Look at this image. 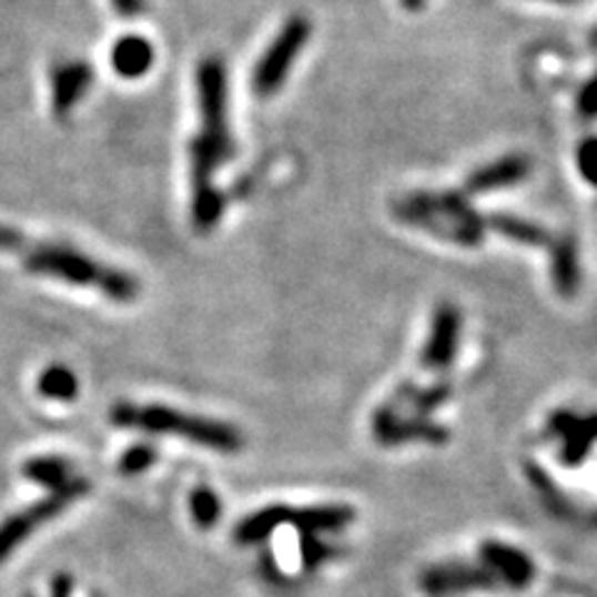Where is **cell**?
Instances as JSON below:
<instances>
[{
  "label": "cell",
  "mask_w": 597,
  "mask_h": 597,
  "mask_svg": "<svg viewBox=\"0 0 597 597\" xmlns=\"http://www.w3.org/2000/svg\"><path fill=\"white\" fill-rule=\"evenodd\" d=\"M200 132L190 145L192 178V224L198 232H210L220 224L226 200L214 184V172L234 158L226 102V68L222 58H204L198 68Z\"/></svg>",
  "instance_id": "1"
},
{
  "label": "cell",
  "mask_w": 597,
  "mask_h": 597,
  "mask_svg": "<svg viewBox=\"0 0 597 597\" xmlns=\"http://www.w3.org/2000/svg\"><path fill=\"white\" fill-rule=\"evenodd\" d=\"M23 264L28 272L55 276L75 286H90L105 294L112 302L130 304L140 294V284L132 274L112 270V266L92 260L90 254L75 250L70 244L40 242L30 244L23 250Z\"/></svg>",
  "instance_id": "2"
},
{
  "label": "cell",
  "mask_w": 597,
  "mask_h": 597,
  "mask_svg": "<svg viewBox=\"0 0 597 597\" xmlns=\"http://www.w3.org/2000/svg\"><path fill=\"white\" fill-rule=\"evenodd\" d=\"M110 421L112 426L118 428H140L148 431V434L182 436L184 441H190V444L222 453H236L244 448L242 431L234 428L232 424L192 416L168 406H135L122 401V404L112 406Z\"/></svg>",
  "instance_id": "3"
},
{
  "label": "cell",
  "mask_w": 597,
  "mask_h": 597,
  "mask_svg": "<svg viewBox=\"0 0 597 597\" xmlns=\"http://www.w3.org/2000/svg\"><path fill=\"white\" fill-rule=\"evenodd\" d=\"M398 222L416 226L458 246H478L486 220L456 192H411L394 204Z\"/></svg>",
  "instance_id": "4"
},
{
  "label": "cell",
  "mask_w": 597,
  "mask_h": 597,
  "mask_svg": "<svg viewBox=\"0 0 597 597\" xmlns=\"http://www.w3.org/2000/svg\"><path fill=\"white\" fill-rule=\"evenodd\" d=\"M308 38H312V23H308V18L294 16L286 20L284 28L270 43V48L262 53L260 63L254 65L252 73L254 95L272 98L274 92H280L284 88L296 58L304 53Z\"/></svg>",
  "instance_id": "5"
},
{
  "label": "cell",
  "mask_w": 597,
  "mask_h": 597,
  "mask_svg": "<svg viewBox=\"0 0 597 597\" xmlns=\"http://www.w3.org/2000/svg\"><path fill=\"white\" fill-rule=\"evenodd\" d=\"M88 490H90L88 478H73V480H68L65 486L50 490V496H45L43 500L33 503L30 508L20 510L16 513V516H10L8 520L0 523V563H3L30 533L38 530L40 525H45L48 520H53L55 516H60L70 503H75L78 498L85 496Z\"/></svg>",
  "instance_id": "6"
},
{
  "label": "cell",
  "mask_w": 597,
  "mask_h": 597,
  "mask_svg": "<svg viewBox=\"0 0 597 597\" xmlns=\"http://www.w3.org/2000/svg\"><path fill=\"white\" fill-rule=\"evenodd\" d=\"M372 431L381 446H401V444H431L444 446L448 444V431L444 426L434 424L428 418H398L396 411L381 406L374 421Z\"/></svg>",
  "instance_id": "7"
},
{
  "label": "cell",
  "mask_w": 597,
  "mask_h": 597,
  "mask_svg": "<svg viewBox=\"0 0 597 597\" xmlns=\"http://www.w3.org/2000/svg\"><path fill=\"white\" fill-rule=\"evenodd\" d=\"M421 588L434 597H446L468 590H496L500 588V580L488 568H478V565L446 563L434 565L421 575Z\"/></svg>",
  "instance_id": "8"
},
{
  "label": "cell",
  "mask_w": 597,
  "mask_h": 597,
  "mask_svg": "<svg viewBox=\"0 0 597 597\" xmlns=\"http://www.w3.org/2000/svg\"><path fill=\"white\" fill-rule=\"evenodd\" d=\"M461 326L463 318L458 306H453L448 302L436 306L434 318H431L428 342L424 346V354H421V364H424V368H428V372H446L458 352Z\"/></svg>",
  "instance_id": "9"
},
{
  "label": "cell",
  "mask_w": 597,
  "mask_h": 597,
  "mask_svg": "<svg viewBox=\"0 0 597 597\" xmlns=\"http://www.w3.org/2000/svg\"><path fill=\"white\" fill-rule=\"evenodd\" d=\"M95 80L92 65L85 60H58L50 68V100H53L55 118H65L78 102L88 95Z\"/></svg>",
  "instance_id": "10"
},
{
  "label": "cell",
  "mask_w": 597,
  "mask_h": 597,
  "mask_svg": "<svg viewBox=\"0 0 597 597\" xmlns=\"http://www.w3.org/2000/svg\"><path fill=\"white\" fill-rule=\"evenodd\" d=\"M480 558L506 588L523 590L528 588L535 578V565L528 555L518 548H510L506 543L486 540L480 545Z\"/></svg>",
  "instance_id": "11"
},
{
  "label": "cell",
  "mask_w": 597,
  "mask_h": 597,
  "mask_svg": "<svg viewBox=\"0 0 597 597\" xmlns=\"http://www.w3.org/2000/svg\"><path fill=\"white\" fill-rule=\"evenodd\" d=\"M533 162L525 154H508V158L493 160L488 164H483L476 172H470V178L466 180V190L470 194H486V192H498L516 188L530 178Z\"/></svg>",
  "instance_id": "12"
},
{
  "label": "cell",
  "mask_w": 597,
  "mask_h": 597,
  "mask_svg": "<svg viewBox=\"0 0 597 597\" xmlns=\"http://www.w3.org/2000/svg\"><path fill=\"white\" fill-rule=\"evenodd\" d=\"M550 280L555 292L570 298L580 286V252L575 236L565 234L550 240Z\"/></svg>",
  "instance_id": "13"
},
{
  "label": "cell",
  "mask_w": 597,
  "mask_h": 597,
  "mask_svg": "<svg viewBox=\"0 0 597 597\" xmlns=\"http://www.w3.org/2000/svg\"><path fill=\"white\" fill-rule=\"evenodd\" d=\"M356 513L348 506H306V508H290V520L302 535H322L336 533L352 525Z\"/></svg>",
  "instance_id": "14"
},
{
  "label": "cell",
  "mask_w": 597,
  "mask_h": 597,
  "mask_svg": "<svg viewBox=\"0 0 597 597\" xmlns=\"http://www.w3.org/2000/svg\"><path fill=\"white\" fill-rule=\"evenodd\" d=\"M154 48L142 36H122L110 50V63L118 75L135 80L142 78L152 68Z\"/></svg>",
  "instance_id": "15"
},
{
  "label": "cell",
  "mask_w": 597,
  "mask_h": 597,
  "mask_svg": "<svg viewBox=\"0 0 597 597\" xmlns=\"http://www.w3.org/2000/svg\"><path fill=\"white\" fill-rule=\"evenodd\" d=\"M550 428L565 434V451H563V463L565 466H575L580 463L585 453L593 446V441L597 438V416L590 421H580L570 414H555L550 421Z\"/></svg>",
  "instance_id": "16"
},
{
  "label": "cell",
  "mask_w": 597,
  "mask_h": 597,
  "mask_svg": "<svg viewBox=\"0 0 597 597\" xmlns=\"http://www.w3.org/2000/svg\"><path fill=\"white\" fill-rule=\"evenodd\" d=\"M286 520H290V506L262 508L236 525L234 540L240 545L264 543L276 528H280V525H286Z\"/></svg>",
  "instance_id": "17"
},
{
  "label": "cell",
  "mask_w": 597,
  "mask_h": 597,
  "mask_svg": "<svg viewBox=\"0 0 597 597\" xmlns=\"http://www.w3.org/2000/svg\"><path fill=\"white\" fill-rule=\"evenodd\" d=\"M23 476L36 486L55 490L73 480V466L60 456H36L23 463Z\"/></svg>",
  "instance_id": "18"
},
{
  "label": "cell",
  "mask_w": 597,
  "mask_h": 597,
  "mask_svg": "<svg viewBox=\"0 0 597 597\" xmlns=\"http://www.w3.org/2000/svg\"><path fill=\"white\" fill-rule=\"evenodd\" d=\"M486 226L496 230L498 234L506 236L510 242L518 244H528V246H548L550 244V234L545 232V226L513 217V214H493V217L486 220Z\"/></svg>",
  "instance_id": "19"
},
{
  "label": "cell",
  "mask_w": 597,
  "mask_h": 597,
  "mask_svg": "<svg viewBox=\"0 0 597 597\" xmlns=\"http://www.w3.org/2000/svg\"><path fill=\"white\" fill-rule=\"evenodd\" d=\"M38 391L50 401H65L68 404V401H73L78 396L80 384H78V376L70 372L68 366L55 364V366H48L45 372L40 374Z\"/></svg>",
  "instance_id": "20"
},
{
  "label": "cell",
  "mask_w": 597,
  "mask_h": 597,
  "mask_svg": "<svg viewBox=\"0 0 597 597\" xmlns=\"http://www.w3.org/2000/svg\"><path fill=\"white\" fill-rule=\"evenodd\" d=\"M190 510L194 523H198V528L212 530L222 518V500L212 488L198 486L190 496Z\"/></svg>",
  "instance_id": "21"
},
{
  "label": "cell",
  "mask_w": 597,
  "mask_h": 597,
  "mask_svg": "<svg viewBox=\"0 0 597 597\" xmlns=\"http://www.w3.org/2000/svg\"><path fill=\"white\" fill-rule=\"evenodd\" d=\"M451 391H453L451 384L441 381V384H434L424 391H414V394L408 396L406 404H411V408H414V414L418 418H428L438 406L446 404V401L451 398Z\"/></svg>",
  "instance_id": "22"
},
{
  "label": "cell",
  "mask_w": 597,
  "mask_h": 597,
  "mask_svg": "<svg viewBox=\"0 0 597 597\" xmlns=\"http://www.w3.org/2000/svg\"><path fill=\"white\" fill-rule=\"evenodd\" d=\"M154 461H158V448L152 444H138L122 453L118 470L122 476H138V473H145L150 466H154Z\"/></svg>",
  "instance_id": "23"
},
{
  "label": "cell",
  "mask_w": 597,
  "mask_h": 597,
  "mask_svg": "<svg viewBox=\"0 0 597 597\" xmlns=\"http://www.w3.org/2000/svg\"><path fill=\"white\" fill-rule=\"evenodd\" d=\"M575 164H578L580 178L590 184V188H597V135L585 138L580 142L578 152H575Z\"/></svg>",
  "instance_id": "24"
},
{
  "label": "cell",
  "mask_w": 597,
  "mask_h": 597,
  "mask_svg": "<svg viewBox=\"0 0 597 597\" xmlns=\"http://www.w3.org/2000/svg\"><path fill=\"white\" fill-rule=\"evenodd\" d=\"M302 558L308 570H314L324 560L332 558V548L318 535H302Z\"/></svg>",
  "instance_id": "25"
},
{
  "label": "cell",
  "mask_w": 597,
  "mask_h": 597,
  "mask_svg": "<svg viewBox=\"0 0 597 597\" xmlns=\"http://www.w3.org/2000/svg\"><path fill=\"white\" fill-rule=\"evenodd\" d=\"M26 246H28V236L23 232H18L16 226L0 224V252L23 254Z\"/></svg>",
  "instance_id": "26"
},
{
  "label": "cell",
  "mask_w": 597,
  "mask_h": 597,
  "mask_svg": "<svg viewBox=\"0 0 597 597\" xmlns=\"http://www.w3.org/2000/svg\"><path fill=\"white\" fill-rule=\"evenodd\" d=\"M578 110L583 118H597V73L583 85L578 95Z\"/></svg>",
  "instance_id": "27"
},
{
  "label": "cell",
  "mask_w": 597,
  "mask_h": 597,
  "mask_svg": "<svg viewBox=\"0 0 597 597\" xmlns=\"http://www.w3.org/2000/svg\"><path fill=\"white\" fill-rule=\"evenodd\" d=\"M122 18H138L148 10V0H110Z\"/></svg>",
  "instance_id": "28"
},
{
  "label": "cell",
  "mask_w": 597,
  "mask_h": 597,
  "mask_svg": "<svg viewBox=\"0 0 597 597\" xmlns=\"http://www.w3.org/2000/svg\"><path fill=\"white\" fill-rule=\"evenodd\" d=\"M50 597H73V575L58 573L53 578V588H50Z\"/></svg>",
  "instance_id": "29"
},
{
  "label": "cell",
  "mask_w": 597,
  "mask_h": 597,
  "mask_svg": "<svg viewBox=\"0 0 597 597\" xmlns=\"http://www.w3.org/2000/svg\"><path fill=\"white\" fill-rule=\"evenodd\" d=\"M428 3V0H401V6H404L406 10H411V13H416V10H421Z\"/></svg>",
  "instance_id": "30"
},
{
  "label": "cell",
  "mask_w": 597,
  "mask_h": 597,
  "mask_svg": "<svg viewBox=\"0 0 597 597\" xmlns=\"http://www.w3.org/2000/svg\"><path fill=\"white\" fill-rule=\"evenodd\" d=\"M545 3H555V6H575V3H580V0H545Z\"/></svg>",
  "instance_id": "31"
}]
</instances>
